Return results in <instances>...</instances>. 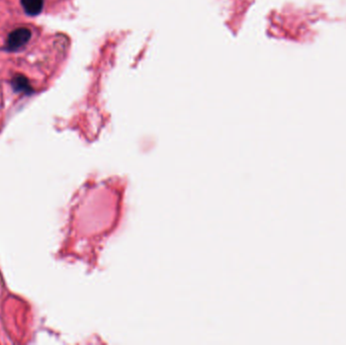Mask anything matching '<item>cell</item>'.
Masks as SVG:
<instances>
[{"label":"cell","mask_w":346,"mask_h":345,"mask_svg":"<svg viewBox=\"0 0 346 345\" xmlns=\"http://www.w3.org/2000/svg\"><path fill=\"white\" fill-rule=\"evenodd\" d=\"M21 2L25 12L31 16L40 14L44 6V0H21Z\"/></svg>","instance_id":"cell-2"},{"label":"cell","mask_w":346,"mask_h":345,"mask_svg":"<svg viewBox=\"0 0 346 345\" xmlns=\"http://www.w3.org/2000/svg\"><path fill=\"white\" fill-rule=\"evenodd\" d=\"M31 31L27 28H20L11 31L7 38L6 49L8 51H17L24 48L31 40Z\"/></svg>","instance_id":"cell-1"},{"label":"cell","mask_w":346,"mask_h":345,"mask_svg":"<svg viewBox=\"0 0 346 345\" xmlns=\"http://www.w3.org/2000/svg\"><path fill=\"white\" fill-rule=\"evenodd\" d=\"M11 85L16 93H24L27 94H31L32 93V88L30 85L29 80L23 75H16L12 79Z\"/></svg>","instance_id":"cell-3"}]
</instances>
